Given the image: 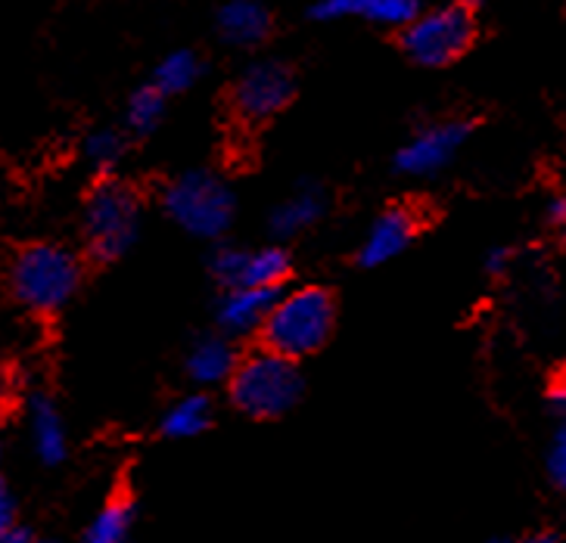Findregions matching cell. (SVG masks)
Segmentation results:
<instances>
[{
  "mask_svg": "<svg viewBox=\"0 0 566 543\" xmlns=\"http://www.w3.org/2000/svg\"><path fill=\"white\" fill-rule=\"evenodd\" d=\"M82 283V264L63 246L32 243L10 262V292L25 311L56 313L66 308Z\"/></svg>",
  "mask_w": 566,
  "mask_h": 543,
  "instance_id": "6da1fadb",
  "label": "cell"
},
{
  "mask_svg": "<svg viewBox=\"0 0 566 543\" xmlns=\"http://www.w3.org/2000/svg\"><path fill=\"white\" fill-rule=\"evenodd\" d=\"M334 296L321 286H302L277 298L268 317L262 339L265 348L277 351L290 361L315 354L331 339L334 330Z\"/></svg>",
  "mask_w": 566,
  "mask_h": 543,
  "instance_id": "7a4b0ae2",
  "label": "cell"
},
{
  "mask_svg": "<svg viewBox=\"0 0 566 543\" xmlns=\"http://www.w3.org/2000/svg\"><path fill=\"white\" fill-rule=\"evenodd\" d=\"M302 395V376L296 361L277 351H255L243 358L231 379V401L237 411L255 419H274L286 413Z\"/></svg>",
  "mask_w": 566,
  "mask_h": 543,
  "instance_id": "3957f363",
  "label": "cell"
},
{
  "mask_svg": "<svg viewBox=\"0 0 566 543\" xmlns=\"http://www.w3.org/2000/svg\"><path fill=\"white\" fill-rule=\"evenodd\" d=\"M84 246L97 262H116L137 243L140 196L128 183L106 178L84 202Z\"/></svg>",
  "mask_w": 566,
  "mask_h": 543,
  "instance_id": "277c9868",
  "label": "cell"
},
{
  "mask_svg": "<svg viewBox=\"0 0 566 543\" xmlns=\"http://www.w3.org/2000/svg\"><path fill=\"white\" fill-rule=\"evenodd\" d=\"M166 214L200 239H216L228 231L233 217V196L228 183L209 171H187L168 183L163 193Z\"/></svg>",
  "mask_w": 566,
  "mask_h": 543,
  "instance_id": "5b68a950",
  "label": "cell"
},
{
  "mask_svg": "<svg viewBox=\"0 0 566 543\" xmlns=\"http://www.w3.org/2000/svg\"><path fill=\"white\" fill-rule=\"evenodd\" d=\"M476 38V22L467 7L442 3L430 7L401 32L405 53L420 66H449L458 56H464L467 47Z\"/></svg>",
  "mask_w": 566,
  "mask_h": 543,
  "instance_id": "8992f818",
  "label": "cell"
},
{
  "mask_svg": "<svg viewBox=\"0 0 566 543\" xmlns=\"http://www.w3.org/2000/svg\"><path fill=\"white\" fill-rule=\"evenodd\" d=\"M293 91H296V82H293L290 68L274 60H259L243 68L233 84V109L247 121H265V118L277 116L293 99Z\"/></svg>",
  "mask_w": 566,
  "mask_h": 543,
  "instance_id": "52a82bcc",
  "label": "cell"
},
{
  "mask_svg": "<svg viewBox=\"0 0 566 543\" xmlns=\"http://www.w3.org/2000/svg\"><path fill=\"white\" fill-rule=\"evenodd\" d=\"M212 277L224 289H274L281 292V286L290 277V255L283 248H218L212 255Z\"/></svg>",
  "mask_w": 566,
  "mask_h": 543,
  "instance_id": "ba28073f",
  "label": "cell"
},
{
  "mask_svg": "<svg viewBox=\"0 0 566 543\" xmlns=\"http://www.w3.org/2000/svg\"><path fill=\"white\" fill-rule=\"evenodd\" d=\"M467 134H470V128L464 121H446V125L423 128L399 149L396 168L401 174H411V178L436 174L439 168H446L458 156V149L464 147Z\"/></svg>",
  "mask_w": 566,
  "mask_h": 543,
  "instance_id": "9c48e42d",
  "label": "cell"
},
{
  "mask_svg": "<svg viewBox=\"0 0 566 543\" xmlns=\"http://www.w3.org/2000/svg\"><path fill=\"white\" fill-rule=\"evenodd\" d=\"M420 231V217L408 205H389L386 212L374 217L365 243L358 248V262L365 267H380V264L399 258L405 248L415 243Z\"/></svg>",
  "mask_w": 566,
  "mask_h": 543,
  "instance_id": "30bf717a",
  "label": "cell"
},
{
  "mask_svg": "<svg viewBox=\"0 0 566 543\" xmlns=\"http://www.w3.org/2000/svg\"><path fill=\"white\" fill-rule=\"evenodd\" d=\"M423 13V0H317L312 17L321 22L358 17L384 29H408Z\"/></svg>",
  "mask_w": 566,
  "mask_h": 543,
  "instance_id": "8fae6325",
  "label": "cell"
},
{
  "mask_svg": "<svg viewBox=\"0 0 566 543\" xmlns=\"http://www.w3.org/2000/svg\"><path fill=\"white\" fill-rule=\"evenodd\" d=\"M277 298L281 292L274 289H224L218 301V327L228 339L262 332Z\"/></svg>",
  "mask_w": 566,
  "mask_h": 543,
  "instance_id": "7c38bea8",
  "label": "cell"
},
{
  "mask_svg": "<svg viewBox=\"0 0 566 543\" xmlns=\"http://www.w3.org/2000/svg\"><path fill=\"white\" fill-rule=\"evenodd\" d=\"M216 25L233 47H255L271 34V13L262 0H228L218 10Z\"/></svg>",
  "mask_w": 566,
  "mask_h": 543,
  "instance_id": "4fadbf2b",
  "label": "cell"
},
{
  "mask_svg": "<svg viewBox=\"0 0 566 543\" xmlns=\"http://www.w3.org/2000/svg\"><path fill=\"white\" fill-rule=\"evenodd\" d=\"M29 435H32V447L38 460L56 466L66 457V428H63V416L56 411L48 395H34L29 401Z\"/></svg>",
  "mask_w": 566,
  "mask_h": 543,
  "instance_id": "5bb4252c",
  "label": "cell"
},
{
  "mask_svg": "<svg viewBox=\"0 0 566 543\" xmlns=\"http://www.w3.org/2000/svg\"><path fill=\"white\" fill-rule=\"evenodd\" d=\"M237 366H240V361H237V351H233L228 336H209V339H202L190 348V354H187V376L197 385L231 382Z\"/></svg>",
  "mask_w": 566,
  "mask_h": 543,
  "instance_id": "9a60e30c",
  "label": "cell"
},
{
  "mask_svg": "<svg viewBox=\"0 0 566 543\" xmlns=\"http://www.w3.org/2000/svg\"><path fill=\"white\" fill-rule=\"evenodd\" d=\"M327 212V196L317 187H302L290 199H283L281 205L271 214V233L277 239H290L300 236L302 231H308L312 224L321 221V214Z\"/></svg>",
  "mask_w": 566,
  "mask_h": 543,
  "instance_id": "2e32d148",
  "label": "cell"
},
{
  "mask_svg": "<svg viewBox=\"0 0 566 543\" xmlns=\"http://www.w3.org/2000/svg\"><path fill=\"white\" fill-rule=\"evenodd\" d=\"M212 423V404L206 395H187L175 401L163 416V435L168 438H197Z\"/></svg>",
  "mask_w": 566,
  "mask_h": 543,
  "instance_id": "e0dca14e",
  "label": "cell"
},
{
  "mask_svg": "<svg viewBox=\"0 0 566 543\" xmlns=\"http://www.w3.org/2000/svg\"><path fill=\"white\" fill-rule=\"evenodd\" d=\"M200 75V56H197L193 50H175V53H168L166 60L156 66V72H153V84H156L166 97H171V94H184L187 87H193Z\"/></svg>",
  "mask_w": 566,
  "mask_h": 543,
  "instance_id": "ac0fdd59",
  "label": "cell"
},
{
  "mask_svg": "<svg viewBox=\"0 0 566 543\" xmlns=\"http://www.w3.org/2000/svg\"><path fill=\"white\" fill-rule=\"evenodd\" d=\"M132 503L128 500H113L109 507H103L94 522L84 531V543H125L132 531Z\"/></svg>",
  "mask_w": 566,
  "mask_h": 543,
  "instance_id": "d6986e66",
  "label": "cell"
},
{
  "mask_svg": "<svg viewBox=\"0 0 566 543\" xmlns=\"http://www.w3.org/2000/svg\"><path fill=\"white\" fill-rule=\"evenodd\" d=\"M166 116V94L156 87V84H144L137 87L132 97H128V109H125V118H128V128L137 134H150L159 121Z\"/></svg>",
  "mask_w": 566,
  "mask_h": 543,
  "instance_id": "ffe728a7",
  "label": "cell"
},
{
  "mask_svg": "<svg viewBox=\"0 0 566 543\" xmlns=\"http://www.w3.org/2000/svg\"><path fill=\"white\" fill-rule=\"evenodd\" d=\"M122 152H125V143H122V137L116 131H109V128H103V131L87 134V140H84V159L91 162L94 171H113L118 166V159H122Z\"/></svg>",
  "mask_w": 566,
  "mask_h": 543,
  "instance_id": "44dd1931",
  "label": "cell"
},
{
  "mask_svg": "<svg viewBox=\"0 0 566 543\" xmlns=\"http://www.w3.org/2000/svg\"><path fill=\"white\" fill-rule=\"evenodd\" d=\"M548 469H551V478L566 488V423L557 428V435H554V445H551V454H548Z\"/></svg>",
  "mask_w": 566,
  "mask_h": 543,
  "instance_id": "7402d4cb",
  "label": "cell"
},
{
  "mask_svg": "<svg viewBox=\"0 0 566 543\" xmlns=\"http://www.w3.org/2000/svg\"><path fill=\"white\" fill-rule=\"evenodd\" d=\"M0 528L3 531L17 528V497L10 488H3V494H0Z\"/></svg>",
  "mask_w": 566,
  "mask_h": 543,
  "instance_id": "603a6c76",
  "label": "cell"
},
{
  "mask_svg": "<svg viewBox=\"0 0 566 543\" xmlns=\"http://www.w3.org/2000/svg\"><path fill=\"white\" fill-rule=\"evenodd\" d=\"M548 224L566 227V196H554L548 202Z\"/></svg>",
  "mask_w": 566,
  "mask_h": 543,
  "instance_id": "cb8c5ba5",
  "label": "cell"
},
{
  "mask_svg": "<svg viewBox=\"0 0 566 543\" xmlns=\"http://www.w3.org/2000/svg\"><path fill=\"white\" fill-rule=\"evenodd\" d=\"M507 258H511V252H507V248H495V252L489 255V262H485L489 274H492V277L504 274V267H507Z\"/></svg>",
  "mask_w": 566,
  "mask_h": 543,
  "instance_id": "d4e9b609",
  "label": "cell"
},
{
  "mask_svg": "<svg viewBox=\"0 0 566 543\" xmlns=\"http://www.w3.org/2000/svg\"><path fill=\"white\" fill-rule=\"evenodd\" d=\"M0 543H41L34 534H29L25 528H10V531H3V541Z\"/></svg>",
  "mask_w": 566,
  "mask_h": 543,
  "instance_id": "484cf974",
  "label": "cell"
},
{
  "mask_svg": "<svg viewBox=\"0 0 566 543\" xmlns=\"http://www.w3.org/2000/svg\"><path fill=\"white\" fill-rule=\"evenodd\" d=\"M526 543H557V541L548 537V534H538V537H533V541H526Z\"/></svg>",
  "mask_w": 566,
  "mask_h": 543,
  "instance_id": "4316f807",
  "label": "cell"
},
{
  "mask_svg": "<svg viewBox=\"0 0 566 543\" xmlns=\"http://www.w3.org/2000/svg\"><path fill=\"white\" fill-rule=\"evenodd\" d=\"M449 3H458V7H467V3H473V0H449Z\"/></svg>",
  "mask_w": 566,
  "mask_h": 543,
  "instance_id": "83f0119b",
  "label": "cell"
}]
</instances>
